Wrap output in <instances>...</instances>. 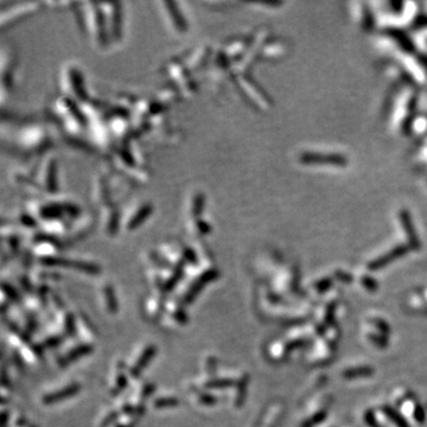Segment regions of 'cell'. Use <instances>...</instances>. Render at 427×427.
<instances>
[{"mask_svg":"<svg viewBox=\"0 0 427 427\" xmlns=\"http://www.w3.org/2000/svg\"><path fill=\"white\" fill-rule=\"evenodd\" d=\"M130 381L131 379L128 375L126 361H114L111 370H109L108 381H107V389H108L109 395L114 399L120 398L130 386Z\"/></svg>","mask_w":427,"mask_h":427,"instance_id":"obj_5","label":"cell"},{"mask_svg":"<svg viewBox=\"0 0 427 427\" xmlns=\"http://www.w3.org/2000/svg\"><path fill=\"white\" fill-rule=\"evenodd\" d=\"M67 346L63 347V349L58 352L55 358V362L58 368H65L69 367L76 361L88 356L94 350V344L87 343L78 337H73L68 339Z\"/></svg>","mask_w":427,"mask_h":427,"instance_id":"obj_4","label":"cell"},{"mask_svg":"<svg viewBox=\"0 0 427 427\" xmlns=\"http://www.w3.org/2000/svg\"><path fill=\"white\" fill-rule=\"evenodd\" d=\"M76 337L90 344H94L97 338V329L92 320L82 312L76 314Z\"/></svg>","mask_w":427,"mask_h":427,"instance_id":"obj_12","label":"cell"},{"mask_svg":"<svg viewBox=\"0 0 427 427\" xmlns=\"http://www.w3.org/2000/svg\"><path fill=\"white\" fill-rule=\"evenodd\" d=\"M157 351L158 348L153 342H142L134 348L128 360L126 361L131 381L136 382L140 380L142 371L152 362Z\"/></svg>","mask_w":427,"mask_h":427,"instance_id":"obj_2","label":"cell"},{"mask_svg":"<svg viewBox=\"0 0 427 427\" xmlns=\"http://www.w3.org/2000/svg\"><path fill=\"white\" fill-rule=\"evenodd\" d=\"M150 212H151V208H150L149 205H145V204L136 205V210L128 214V218L125 223L126 229H127V231H133V229H136V227L145 220V217L149 215Z\"/></svg>","mask_w":427,"mask_h":427,"instance_id":"obj_15","label":"cell"},{"mask_svg":"<svg viewBox=\"0 0 427 427\" xmlns=\"http://www.w3.org/2000/svg\"><path fill=\"white\" fill-rule=\"evenodd\" d=\"M187 395L189 400L199 408H213L218 404V396L213 391L201 389L191 383L187 388Z\"/></svg>","mask_w":427,"mask_h":427,"instance_id":"obj_10","label":"cell"},{"mask_svg":"<svg viewBox=\"0 0 427 427\" xmlns=\"http://www.w3.org/2000/svg\"><path fill=\"white\" fill-rule=\"evenodd\" d=\"M159 6L163 10L164 16H165L166 20L169 21L170 26L176 34H185L188 31V21L185 20L184 15L182 11L177 7L176 2H169V1H160Z\"/></svg>","mask_w":427,"mask_h":427,"instance_id":"obj_9","label":"cell"},{"mask_svg":"<svg viewBox=\"0 0 427 427\" xmlns=\"http://www.w3.org/2000/svg\"><path fill=\"white\" fill-rule=\"evenodd\" d=\"M185 308L187 306L183 305L176 297L172 299L169 298L161 319L166 322L165 324L172 329H179V328L185 327L189 322V316Z\"/></svg>","mask_w":427,"mask_h":427,"instance_id":"obj_7","label":"cell"},{"mask_svg":"<svg viewBox=\"0 0 427 427\" xmlns=\"http://www.w3.org/2000/svg\"><path fill=\"white\" fill-rule=\"evenodd\" d=\"M218 360L214 354H205L201 360V375L198 377H212L218 373Z\"/></svg>","mask_w":427,"mask_h":427,"instance_id":"obj_16","label":"cell"},{"mask_svg":"<svg viewBox=\"0 0 427 427\" xmlns=\"http://www.w3.org/2000/svg\"><path fill=\"white\" fill-rule=\"evenodd\" d=\"M180 400L177 395L171 393H164V394H155L152 399L150 400V405L153 409L155 410H165L172 409L179 406Z\"/></svg>","mask_w":427,"mask_h":427,"instance_id":"obj_14","label":"cell"},{"mask_svg":"<svg viewBox=\"0 0 427 427\" xmlns=\"http://www.w3.org/2000/svg\"><path fill=\"white\" fill-rule=\"evenodd\" d=\"M87 6H88L86 9L87 26H88L93 42L98 49H106L105 46L108 45V42L112 39L102 5H101V2H98V4L88 2Z\"/></svg>","mask_w":427,"mask_h":427,"instance_id":"obj_1","label":"cell"},{"mask_svg":"<svg viewBox=\"0 0 427 427\" xmlns=\"http://www.w3.org/2000/svg\"><path fill=\"white\" fill-rule=\"evenodd\" d=\"M78 67V65H76ZM75 65H65L62 71L63 88L65 89L68 95L74 97L78 100H82L84 97L83 86H82V75Z\"/></svg>","mask_w":427,"mask_h":427,"instance_id":"obj_8","label":"cell"},{"mask_svg":"<svg viewBox=\"0 0 427 427\" xmlns=\"http://www.w3.org/2000/svg\"><path fill=\"white\" fill-rule=\"evenodd\" d=\"M81 389L82 385L78 380H69V381L57 383L40 393L39 402L43 406H53L78 395Z\"/></svg>","mask_w":427,"mask_h":427,"instance_id":"obj_3","label":"cell"},{"mask_svg":"<svg viewBox=\"0 0 427 427\" xmlns=\"http://www.w3.org/2000/svg\"><path fill=\"white\" fill-rule=\"evenodd\" d=\"M97 293L103 311L111 316L116 314L117 310H119V302H117L116 292L113 285L108 281H103L98 287Z\"/></svg>","mask_w":427,"mask_h":427,"instance_id":"obj_11","label":"cell"},{"mask_svg":"<svg viewBox=\"0 0 427 427\" xmlns=\"http://www.w3.org/2000/svg\"><path fill=\"white\" fill-rule=\"evenodd\" d=\"M141 417L142 413L136 412V410H125L120 413L119 418L109 427H136Z\"/></svg>","mask_w":427,"mask_h":427,"instance_id":"obj_17","label":"cell"},{"mask_svg":"<svg viewBox=\"0 0 427 427\" xmlns=\"http://www.w3.org/2000/svg\"><path fill=\"white\" fill-rule=\"evenodd\" d=\"M40 182L42 189L46 193H55L56 191V179H55V165L53 158H48L44 160L40 171Z\"/></svg>","mask_w":427,"mask_h":427,"instance_id":"obj_13","label":"cell"},{"mask_svg":"<svg viewBox=\"0 0 427 427\" xmlns=\"http://www.w3.org/2000/svg\"><path fill=\"white\" fill-rule=\"evenodd\" d=\"M168 300V293L160 291V290H152L146 295L144 304H142V311H144L145 317L151 322H159L163 317Z\"/></svg>","mask_w":427,"mask_h":427,"instance_id":"obj_6","label":"cell"}]
</instances>
